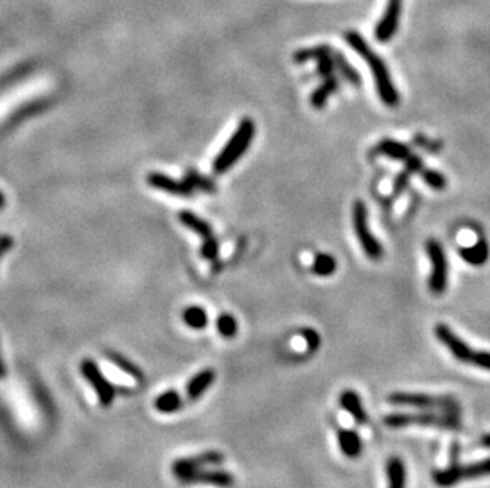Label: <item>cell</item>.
Listing matches in <instances>:
<instances>
[{
    "label": "cell",
    "mask_w": 490,
    "mask_h": 488,
    "mask_svg": "<svg viewBox=\"0 0 490 488\" xmlns=\"http://www.w3.org/2000/svg\"><path fill=\"white\" fill-rule=\"evenodd\" d=\"M345 39L348 41V45L351 46V48L368 64L370 70H372L374 85H376L378 96L383 100V103L392 108L397 107L400 103V96L397 89L394 86L392 78H390V73L387 70L385 62L372 50V46L365 41V39L361 34L351 30V32L346 34Z\"/></svg>",
    "instance_id": "obj_1"
},
{
    "label": "cell",
    "mask_w": 490,
    "mask_h": 488,
    "mask_svg": "<svg viewBox=\"0 0 490 488\" xmlns=\"http://www.w3.org/2000/svg\"><path fill=\"white\" fill-rule=\"evenodd\" d=\"M254 135H255L254 120L249 118H244L242 123L238 124V127L231 136L228 143L224 146L215 159V162H213V170H215L216 175H224V173H227L239 159H242L244 152H246L249 146H251Z\"/></svg>",
    "instance_id": "obj_2"
},
{
    "label": "cell",
    "mask_w": 490,
    "mask_h": 488,
    "mask_svg": "<svg viewBox=\"0 0 490 488\" xmlns=\"http://www.w3.org/2000/svg\"><path fill=\"white\" fill-rule=\"evenodd\" d=\"M384 425L389 428L403 427H440L460 428V418L457 414L447 412H394L384 417Z\"/></svg>",
    "instance_id": "obj_3"
},
{
    "label": "cell",
    "mask_w": 490,
    "mask_h": 488,
    "mask_svg": "<svg viewBox=\"0 0 490 488\" xmlns=\"http://www.w3.org/2000/svg\"><path fill=\"white\" fill-rule=\"evenodd\" d=\"M490 476V458L474 461L470 465H458L454 458L451 465L445 469H438L434 472V482L441 488L454 487L462 480L479 479V477Z\"/></svg>",
    "instance_id": "obj_4"
},
{
    "label": "cell",
    "mask_w": 490,
    "mask_h": 488,
    "mask_svg": "<svg viewBox=\"0 0 490 488\" xmlns=\"http://www.w3.org/2000/svg\"><path fill=\"white\" fill-rule=\"evenodd\" d=\"M387 401L395 404V406L429 409V411H441L447 414H457V416L458 412H460L458 403L451 396H432V395H427V393L395 392V393H390Z\"/></svg>",
    "instance_id": "obj_5"
},
{
    "label": "cell",
    "mask_w": 490,
    "mask_h": 488,
    "mask_svg": "<svg viewBox=\"0 0 490 488\" xmlns=\"http://www.w3.org/2000/svg\"><path fill=\"white\" fill-rule=\"evenodd\" d=\"M352 225H354V232H356L359 243H361L365 254H367L372 260L381 259L384 254L383 246L376 238H374V235L370 232L368 211H367V206H365V203L361 200H357L352 206Z\"/></svg>",
    "instance_id": "obj_6"
},
{
    "label": "cell",
    "mask_w": 490,
    "mask_h": 488,
    "mask_svg": "<svg viewBox=\"0 0 490 488\" xmlns=\"http://www.w3.org/2000/svg\"><path fill=\"white\" fill-rule=\"evenodd\" d=\"M80 371L83 377L91 384L94 392L97 393L98 403H100L103 407L111 406L114 403V398H116L118 388L107 379V376L100 371L96 361L92 359H85L80 365Z\"/></svg>",
    "instance_id": "obj_7"
},
{
    "label": "cell",
    "mask_w": 490,
    "mask_h": 488,
    "mask_svg": "<svg viewBox=\"0 0 490 488\" xmlns=\"http://www.w3.org/2000/svg\"><path fill=\"white\" fill-rule=\"evenodd\" d=\"M427 255L432 264L429 287L432 293L441 295L447 287V259L443 246L436 240L427 241Z\"/></svg>",
    "instance_id": "obj_8"
},
{
    "label": "cell",
    "mask_w": 490,
    "mask_h": 488,
    "mask_svg": "<svg viewBox=\"0 0 490 488\" xmlns=\"http://www.w3.org/2000/svg\"><path fill=\"white\" fill-rule=\"evenodd\" d=\"M435 337L443 346H446L447 350L454 355L462 363H470L473 366H478L479 352L481 350H473L462 338H458L457 335L445 323H438L435 327Z\"/></svg>",
    "instance_id": "obj_9"
},
{
    "label": "cell",
    "mask_w": 490,
    "mask_h": 488,
    "mask_svg": "<svg viewBox=\"0 0 490 488\" xmlns=\"http://www.w3.org/2000/svg\"><path fill=\"white\" fill-rule=\"evenodd\" d=\"M181 485H210L216 488H232L235 484V477L224 469L202 468L184 476L176 477Z\"/></svg>",
    "instance_id": "obj_10"
},
{
    "label": "cell",
    "mask_w": 490,
    "mask_h": 488,
    "mask_svg": "<svg viewBox=\"0 0 490 488\" xmlns=\"http://www.w3.org/2000/svg\"><path fill=\"white\" fill-rule=\"evenodd\" d=\"M224 461V455L217 450H206L194 456H186V458H180L173 461L171 465V472L175 477L184 476L187 472L206 468V466H217Z\"/></svg>",
    "instance_id": "obj_11"
},
{
    "label": "cell",
    "mask_w": 490,
    "mask_h": 488,
    "mask_svg": "<svg viewBox=\"0 0 490 488\" xmlns=\"http://www.w3.org/2000/svg\"><path fill=\"white\" fill-rule=\"evenodd\" d=\"M401 3L403 0H387L385 5L384 14L374 29V36L381 43H387L394 39V35L397 34L398 24H400V14H401Z\"/></svg>",
    "instance_id": "obj_12"
},
{
    "label": "cell",
    "mask_w": 490,
    "mask_h": 488,
    "mask_svg": "<svg viewBox=\"0 0 490 488\" xmlns=\"http://www.w3.org/2000/svg\"><path fill=\"white\" fill-rule=\"evenodd\" d=\"M146 181H148L151 187L158 189V191H164L170 193V195L192 197V193H194V189L191 187V184L186 180H173V178L167 176L164 173H149V175L146 176Z\"/></svg>",
    "instance_id": "obj_13"
},
{
    "label": "cell",
    "mask_w": 490,
    "mask_h": 488,
    "mask_svg": "<svg viewBox=\"0 0 490 488\" xmlns=\"http://www.w3.org/2000/svg\"><path fill=\"white\" fill-rule=\"evenodd\" d=\"M216 381V371L213 368H205L191 377L186 385V400L189 403L199 401L208 388Z\"/></svg>",
    "instance_id": "obj_14"
},
{
    "label": "cell",
    "mask_w": 490,
    "mask_h": 488,
    "mask_svg": "<svg viewBox=\"0 0 490 488\" xmlns=\"http://www.w3.org/2000/svg\"><path fill=\"white\" fill-rule=\"evenodd\" d=\"M340 404H341V407L345 409L349 416H351L359 425H365L368 422V414H367V411H365V407L361 401V398H359V395H357V392H354V390L341 392Z\"/></svg>",
    "instance_id": "obj_15"
},
{
    "label": "cell",
    "mask_w": 490,
    "mask_h": 488,
    "mask_svg": "<svg viewBox=\"0 0 490 488\" xmlns=\"http://www.w3.org/2000/svg\"><path fill=\"white\" fill-rule=\"evenodd\" d=\"M338 444H340L341 452L349 458H357L362 454V439L356 429H340L338 432Z\"/></svg>",
    "instance_id": "obj_16"
},
{
    "label": "cell",
    "mask_w": 490,
    "mask_h": 488,
    "mask_svg": "<svg viewBox=\"0 0 490 488\" xmlns=\"http://www.w3.org/2000/svg\"><path fill=\"white\" fill-rule=\"evenodd\" d=\"M340 86V83H338V78L335 75L324 78V83L316 89L315 92L311 94V107L315 109H322L327 105V100L330 98L335 91Z\"/></svg>",
    "instance_id": "obj_17"
},
{
    "label": "cell",
    "mask_w": 490,
    "mask_h": 488,
    "mask_svg": "<svg viewBox=\"0 0 490 488\" xmlns=\"http://www.w3.org/2000/svg\"><path fill=\"white\" fill-rule=\"evenodd\" d=\"M107 359L111 361L114 366H118L122 372H126L127 376L132 377V379L143 382L145 381V372L140 368L137 363H134L132 360H129L127 357H124L122 354L114 352V350H107Z\"/></svg>",
    "instance_id": "obj_18"
},
{
    "label": "cell",
    "mask_w": 490,
    "mask_h": 488,
    "mask_svg": "<svg viewBox=\"0 0 490 488\" xmlns=\"http://www.w3.org/2000/svg\"><path fill=\"white\" fill-rule=\"evenodd\" d=\"M180 220H181V224L184 225V227L192 230V232H195L197 235H200L203 238V241L210 240V238H213V236H215V233H213L211 225L208 224L206 220H203L202 218L197 216V214H194V213L181 211L180 213Z\"/></svg>",
    "instance_id": "obj_19"
},
{
    "label": "cell",
    "mask_w": 490,
    "mask_h": 488,
    "mask_svg": "<svg viewBox=\"0 0 490 488\" xmlns=\"http://www.w3.org/2000/svg\"><path fill=\"white\" fill-rule=\"evenodd\" d=\"M184 406V400L176 390H167L154 400V407L158 412L162 414H173L178 412Z\"/></svg>",
    "instance_id": "obj_20"
},
{
    "label": "cell",
    "mask_w": 490,
    "mask_h": 488,
    "mask_svg": "<svg viewBox=\"0 0 490 488\" xmlns=\"http://www.w3.org/2000/svg\"><path fill=\"white\" fill-rule=\"evenodd\" d=\"M460 257L467 264L481 266L489 260V244L484 240H479L476 244L470 246V248H462Z\"/></svg>",
    "instance_id": "obj_21"
},
{
    "label": "cell",
    "mask_w": 490,
    "mask_h": 488,
    "mask_svg": "<svg viewBox=\"0 0 490 488\" xmlns=\"http://www.w3.org/2000/svg\"><path fill=\"white\" fill-rule=\"evenodd\" d=\"M385 472H387L389 488H406L405 463L398 458V456L389 458L387 466H385Z\"/></svg>",
    "instance_id": "obj_22"
},
{
    "label": "cell",
    "mask_w": 490,
    "mask_h": 488,
    "mask_svg": "<svg viewBox=\"0 0 490 488\" xmlns=\"http://www.w3.org/2000/svg\"><path fill=\"white\" fill-rule=\"evenodd\" d=\"M332 57H333V64H335V70L340 72V75L345 78L348 83H351V85H354V86H361V83H362L361 73H359L356 68L349 64V62L346 61V57L338 51H333Z\"/></svg>",
    "instance_id": "obj_23"
},
{
    "label": "cell",
    "mask_w": 490,
    "mask_h": 488,
    "mask_svg": "<svg viewBox=\"0 0 490 488\" xmlns=\"http://www.w3.org/2000/svg\"><path fill=\"white\" fill-rule=\"evenodd\" d=\"M376 149L381 156H385L394 160H406L411 156L408 146L395 140H383L381 143L378 145Z\"/></svg>",
    "instance_id": "obj_24"
},
{
    "label": "cell",
    "mask_w": 490,
    "mask_h": 488,
    "mask_svg": "<svg viewBox=\"0 0 490 488\" xmlns=\"http://www.w3.org/2000/svg\"><path fill=\"white\" fill-rule=\"evenodd\" d=\"M182 320L187 327L194 330H202L208 325V314L200 306H189L182 311Z\"/></svg>",
    "instance_id": "obj_25"
},
{
    "label": "cell",
    "mask_w": 490,
    "mask_h": 488,
    "mask_svg": "<svg viewBox=\"0 0 490 488\" xmlns=\"http://www.w3.org/2000/svg\"><path fill=\"white\" fill-rule=\"evenodd\" d=\"M332 52H333V50L327 45H319V46H312V48L299 50L294 54V62H297V64H303V62H308L312 59L319 61L321 57L330 56Z\"/></svg>",
    "instance_id": "obj_26"
},
{
    "label": "cell",
    "mask_w": 490,
    "mask_h": 488,
    "mask_svg": "<svg viewBox=\"0 0 490 488\" xmlns=\"http://www.w3.org/2000/svg\"><path fill=\"white\" fill-rule=\"evenodd\" d=\"M184 180L189 182L191 187L194 189V191H195V189H200V191L205 192V193H215L216 192V184L213 182V180L200 175V173L195 171V170H187Z\"/></svg>",
    "instance_id": "obj_27"
},
{
    "label": "cell",
    "mask_w": 490,
    "mask_h": 488,
    "mask_svg": "<svg viewBox=\"0 0 490 488\" xmlns=\"http://www.w3.org/2000/svg\"><path fill=\"white\" fill-rule=\"evenodd\" d=\"M337 270V260L328 254H317L312 262V271L317 276H330Z\"/></svg>",
    "instance_id": "obj_28"
},
{
    "label": "cell",
    "mask_w": 490,
    "mask_h": 488,
    "mask_svg": "<svg viewBox=\"0 0 490 488\" xmlns=\"http://www.w3.org/2000/svg\"><path fill=\"white\" fill-rule=\"evenodd\" d=\"M216 327H217L219 335L226 339L233 338L238 332V323H237L235 317H233L232 314H227V312L221 314V316L217 317Z\"/></svg>",
    "instance_id": "obj_29"
},
{
    "label": "cell",
    "mask_w": 490,
    "mask_h": 488,
    "mask_svg": "<svg viewBox=\"0 0 490 488\" xmlns=\"http://www.w3.org/2000/svg\"><path fill=\"white\" fill-rule=\"evenodd\" d=\"M422 180H424L425 184H429L435 191H441V189L446 187V178L445 175H441L440 171L430 170V169H422L420 171Z\"/></svg>",
    "instance_id": "obj_30"
},
{
    "label": "cell",
    "mask_w": 490,
    "mask_h": 488,
    "mask_svg": "<svg viewBox=\"0 0 490 488\" xmlns=\"http://www.w3.org/2000/svg\"><path fill=\"white\" fill-rule=\"evenodd\" d=\"M219 253V244L216 236H213L210 240H205L202 244V255L208 260H216Z\"/></svg>",
    "instance_id": "obj_31"
},
{
    "label": "cell",
    "mask_w": 490,
    "mask_h": 488,
    "mask_svg": "<svg viewBox=\"0 0 490 488\" xmlns=\"http://www.w3.org/2000/svg\"><path fill=\"white\" fill-rule=\"evenodd\" d=\"M333 54V52H332ZM330 56H324V57H321L319 61V65H317V73L322 78H328V76H332L333 75V72H335V64H333V57Z\"/></svg>",
    "instance_id": "obj_32"
},
{
    "label": "cell",
    "mask_w": 490,
    "mask_h": 488,
    "mask_svg": "<svg viewBox=\"0 0 490 488\" xmlns=\"http://www.w3.org/2000/svg\"><path fill=\"white\" fill-rule=\"evenodd\" d=\"M409 178H411V173L406 169L401 173H398L397 178H395V181H394V193H395V195H398V193H401L406 187H408Z\"/></svg>",
    "instance_id": "obj_33"
},
{
    "label": "cell",
    "mask_w": 490,
    "mask_h": 488,
    "mask_svg": "<svg viewBox=\"0 0 490 488\" xmlns=\"http://www.w3.org/2000/svg\"><path fill=\"white\" fill-rule=\"evenodd\" d=\"M301 335H303V338L306 341V346H308V350H317V348H319V344H321V338H319V335H317L315 330H311V328H305L303 332H301Z\"/></svg>",
    "instance_id": "obj_34"
},
{
    "label": "cell",
    "mask_w": 490,
    "mask_h": 488,
    "mask_svg": "<svg viewBox=\"0 0 490 488\" xmlns=\"http://www.w3.org/2000/svg\"><path fill=\"white\" fill-rule=\"evenodd\" d=\"M405 162H406V170H408L411 175H413V173H420L422 169H424V162H422L420 157L416 154H411Z\"/></svg>",
    "instance_id": "obj_35"
},
{
    "label": "cell",
    "mask_w": 490,
    "mask_h": 488,
    "mask_svg": "<svg viewBox=\"0 0 490 488\" xmlns=\"http://www.w3.org/2000/svg\"><path fill=\"white\" fill-rule=\"evenodd\" d=\"M12 248H13V238H12V236H7V235L0 236V260L3 259L5 253H8V251Z\"/></svg>",
    "instance_id": "obj_36"
},
{
    "label": "cell",
    "mask_w": 490,
    "mask_h": 488,
    "mask_svg": "<svg viewBox=\"0 0 490 488\" xmlns=\"http://www.w3.org/2000/svg\"><path fill=\"white\" fill-rule=\"evenodd\" d=\"M7 376V366H5V361L2 359V349H0V379H5Z\"/></svg>",
    "instance_id": "obj_37"
},
{
    "label": "cell",
    "mask_w": 490,
    "mask_h": 488,
    "mask_svg": "<svg viewBox=\"0 0 490 488\" xmlns=\"http://www.w3.org/2000/svg\"><path fill=\"white\" fill-rule=\"evenodd\" d=\"M479 444H481L484 449H490V433L481 436V439H479Z\"/></svg>",
    "instance_id": "obj_38"
},
{
    "label": "cell",
    "mask_w": 490,
    "mask_h": 488,
    "mask_svg": "<svg viewBox=\"0 0 490 488\" xmlns=\"http://www.w3.org/2000/svg\"><path fill=\"white\" fill-rule=\"evenodd\" d=\"M5 208V197H3V193L0 192V209H3Z\"/></svg>",
    "instance_id": "obj_39"
}]
</instances>
